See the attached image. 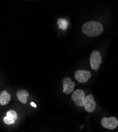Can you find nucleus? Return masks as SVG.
I'll use <instances>...</instances> for the list:
<instances>
[{"mask_svg": "<svg viewBox=\"0 0 118 132\" xmlns=\"http://www.w3.org/2000/svg\"><path fill=\"white\" fill-rule=\"evenodd\" d=\"M83 32L89 37H95L101 35L103 32L102 24L97 21H91L85 23L82 28Z\"/></svg>", "mask_w": 118, "mask_h": 132, "instance_id": "obj_1", "label": "nucleus"}, {"mask_svg": "<svg viewBox=\"0 0 118 132\" xmlns=\"http://www.w3.org/2000/svg\"><path fill=\"white\" fill-rule=\"evenodd\" d=\"M91 67L93 70H98L102 63V56L101 53L97 50L93 51L90 58Z\"/></svg>", "mask_w": 118, "mask_h": 132, "instance_id": "obj_2", "label": "nucleus"}, {"mask_svg": "<svg viewBox=\"0 0 118 132\" xmlns=\"http://www.w3.org/2000/svg\"><path fill=\"white\" fill-rule=\"evenodd\" d=\"M102 126L105 129L109 130L115 129L118 126V120L116 117H103L101 120Z\"/></svg>", "mask_w": 118, "mask_h": 132, "instance_id": "obj_3", "label": "nucleus"}, {"mask_svg": "<svg viewBox=\"0 0 118 132\" xmlns=\"http://www.w3.org/2000/svg\"><path fill=\"white\" fill-rule=\"evenodd\" d=\"M85 92L81 89H77L73 92L71 98L77 106H84V102L85 98Z\"/></svg>", "mask_w": 118, "mask_h": 132, "instance_id": "obj_4", "label": "nucleus"}, {"mask_svg": "<svg viewBox=\"0 0 118 132\" xmlns=\"http://www.w3.org/2000/svg\"><path fill=\"white\" fill-rule=\"evenodd\" d=\"M96 107V103L94 101L93 95L90 94L85 98L84 102V107L85 111L89 113H92L95 111Z\"/></svg>", "mask_w": 118, "mask_h": 132, "instance_id": "obj_5", "label": "nucleus"}, {"mask_svg": "<svg viewBox=\"0 0 118 132\" xmlns=\"http://www.w3.org/2000/svg\"><path fill=\"white\" fill-rule=\"evenodd\" d=\"M75 79L80 83H85L88 81L91 77L90 71L85 70H78L75 71L74 75Z\"/></svg>", "mask_w": 118, "mask_h": 132, "instance_id": "obj_6", "label": "nucleus"}, {"mask_svg": "<svg viewBox=\"0 0 118 132\" xmlns=\"http://www.w3.org/2000/svg\"><path fill=\"white\" fill-rule=\"evenodd\" d=\"M63 84V93L66 94H71L74 89L75 84L72 81V79L69 77H66L62 80Z\"/></svg>", "mask_w": 118, "mask_h": 132, "instance_id": "obj_7", "label": "nucleus"}, {"mask_svg": "<svg viewBox=\"0 0 118 132\" xmlns=\"http://www.w3.org/2000/svg\"><path fill=\"white\" fill-rule=\"evenodd\" d=\"M18 119V115L13 110H10L6 112V116L3 117V122L7 125L13 124Z\"/></svg>", "mask_w": 118, "mask_h": 132, "instance_id": "obj_8", "label": "nucleus"}, {"mask_svg": "<svg viewBox=\"0 0 118 132\" xmlns=\"http://www.w3.org/2000/svg\"><path fill=\"white\" fill-rule=\"evenodd\" d=\"M11 100V95L6 90H3L0 94V104L2 106L6 105Z\"/></svg>", "mask_w": 118, "mask_h": 132, "instance_id": "obj_9", "label": "nucleus"}, {"mask_svg": "<svg viewBox=\"0 0 118 132\" xmlns=\"http://www.w3.org/2000/svg\"><path fill=\"white\" fill-rule=\"evenodd\" d=\"M29 93L25 89L19 90L17 93V96L19 101L22 104H26L27 101V97L29 96Z\"/></svg>", "mask_w": 118, "mask_h": 132, "instance_id": "obj_10", "label": "nucleus"}, {"mask_svg": "<svg viewBox=\"0 0 118 132\" xmlns=\"http://www.w3.org/2000/svg\"><path fill=\"white\" fill-rule=\"evenodd\" d=\"M57 24L59 28L62 30H66L68 27V22L64 19H59L57 21Z\"/></svg>", "mask_w": 118, "mask_h": 132, "instance_id": "obj_11", "label": "nucleus"}, {"mask_svg": "<svg viewBox=\"0 0 118 132\" xmlns=\"http://www.w3.org/2000/svg\"><path fill=\"white\" fill-rule=\"evenodd\" d=\"M30 105H31L32 106H33V107H35V108H36V107H37L36 104L35 103H34V102H31V103H30Z\"/></svg>", "mask_w": 118, "mask_h": 132, "instance_id": "obj_12", "label": "nucleus"}]
</instances>
